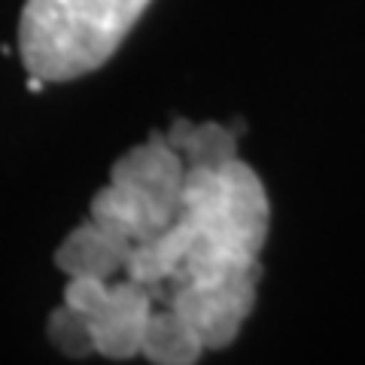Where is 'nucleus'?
I'll use <instances>...</instances> for the list:
<instances>
[{
  "label": "nucleus",
  "mask_w": 365,
  "mask_h": 365,
  "mask_svg": "<svg viewBox=\"0 0 365 365\" xmlns=\"http://www.w3.org/2000/svg\"><path fill=\"white\" fill-rule=\"evenodd\" d=\"M268 222V192L241 158L186 168L174 222L131 247L125 277L186 319L204 350H222L253 314Z\"/></svg>",
  "instance_id": "nucleus-1"
},
{
  "label": "nucleus",
  "mask_w": 365,
  "mask_h": 365,
  "mask_svg": "<svg viewBox=\"0 0 365 365\" xmlns=\"http://www.w3.org/2000/svg\"><path fill=\"white\" fill-rule=\"evenodd\" d=\"M153 0H28L19 55L31 76L67 83L113 58Z\"/></svg>",
  "instance_id": "nucleus-2"
},
{
  "label": "nucleus",
  "mask_w": 365,
  "mask_h": 365,
  "mask_svg": "<svg viewBox=\"0 0 365 365\" xmlns=\"http://www.w3.org/2000/svg\"><path fill=\"white\" fill-rule=\"evenodd\" d=\"M182 182V155L165 140V134H153L146 143L116 158L110 182L91 198L88 220L119 235L131 247L146 244L174 222Z\"/></svg>",
  "instance_id": "nucleus-3"
},
{
  "label": "nucleus",
  "mask_w": 365,
  "mask_h": 365,
  "mask_svg": "<svg viewBox=\"0 0 365 365\" xmlns=\"http://www.w3.org/2000/svg\"><path fill=\"white\" fill-rule=\"evenodd\" d=\"M64 304L88 317L95 353L107 359H131L140 353L146 323L155 311L150 287L131 277H67Z\"/></svg>",
  "instance_id": "nucleus-4"
},
{
  "label": "nucleus",
  "mask_w": 365,
  "mask_h": 365,
  "mask_svg": "<svg viewBox=\"0 0 365 365\" xmlns=\"http://www.w3.org/2000/svg\"><path fill=\"white\" fill-rule=\"evenodd\" d=\"M128 256H131L128 241H122L119 235H113L104 225L88 220L83 225H76L61 241V247L55 250V265H58V271H64L67 277L113 280V277H119V274H125Z\"/></svg>",
  "instance_id": "nucleus-5"
},
{
  "label": "nucleus",
  "mask_w": 365,
  "mask_h": 365,
  "mask_svg": "<svg viewBox=\"0 0 365 365\" xmlns=\"http://www.w3.org/2000/svg\"><path fill=\"white\" fill-rule=\"evenodd\" d=\"M165 140L182 155L186 168H220L237 158V134L220 122H189L177 119Z\"/></svg>",
  "instance_id": "nucleus-6"
},
{
  "label": "nucleus",
  "mask_w": 365,
  "mask_h": 365,
  "mask_svg": "<svg viewBox=\"0 0 365 365\" xmlns=\"http://www.w3.org/2000/svg\"><path fill=\"white\" fill-rule=\"evenodd\" d=\"M140 353L155 365H189L201 359L204 344L180 314L170 307H155L146 323Z\"/></svg>",
  "instance_id": "nucleus-7"
},
{
  "label": "nucleus",
  "mask_w": 365,
  "mask_h": 365,
  "mask_svg": "<svg viewBox=\"0 0 365 365\" xmlns=\"http://www.w3.org/2000/svg\"><path fill=\"white\" fill-rule=\"evenodd\" d=\"M49 338L67 356H86L95 353V341H91V329H88V317L73 311L71 304L55 307L49 317Z\"/></svg>",
  "instance_id": "nucleus-8"
}]
</instances>
